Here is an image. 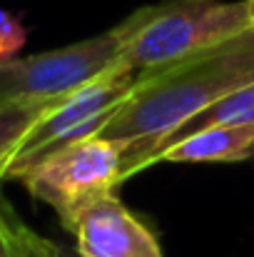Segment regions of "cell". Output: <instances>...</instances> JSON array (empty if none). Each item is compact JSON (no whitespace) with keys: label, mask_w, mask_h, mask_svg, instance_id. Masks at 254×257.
Here are the masks:
<instances>
[{"label":"cell","mask_w":254,"mask_h":257,"mask_svg":"<svg viewBox=\"0 0 254 257\" xmlns=\"http://www.w3.org/2000/svg\"><path fill=\"white\" fill-rule=\"evenodd\" d=\"M122 58L120 28L55 50L0 60V102L60 100Z\"/></svg>","instance_id":"cell-5"},{"label":"cell","mask_w":254,"mask_h":257,"mask_svg":"<svg viewBox=\"0 0 254 257\" xmlns=\"http://www.w3.org/2000/svg\"><path fill=\"white\" fill-rule=\"evenodd\" d=\"M60 222L75 237V250L83 257H165L157 235L115 190L83 202Z\"/></svg>","instance_id":"cell-6"},{"label":"cell","mask_w":254,"mask_h":257,"mask_svg":"<svg viewBox=\"0 0 254 257\" xmlns=\"http://www.w3.org/2000/svg\"><path fill=\"white\" fill-rule=\"evenodd\" d=\"M137 83L140 73L120 58L90 83L60 97L28 130V135L13 155L5 180H15L23 170H28L30 165L73 140L97 135L105 127V122L115 115V110L132 95Z\"/></svg>","instance_id":"cell-3"},{"label":"cell","mask_w":254,"mask_h":257,"mask_svg":"<svg viewBox=\"0 0 254 257\" xmlns=\"http://www.w3.org/2000/svg\"><path fill=\"white\" fill-rule=\"evenodd\" d=\"M50 240L33 232L0 197V257H50Z\"/></svg>","instance_id":"cell-10"},{"label":"cell","mask_w":254,"mask_h":257,"mask_svg":"<svg viewBox=\"0 0 254 257\" xmlns=\"http://www.w3.org/2000/svg\"><path fill=\"white\" fill-rule=\"evenodd\" d=\"M50 257H83L75 247H65V245H58V242H53L50 245Z\"/></svg>","instance_id":"cell-12"},{"label":"cell","mask_w":254,"mask_h":257,"mask_svg":"<svg viewBox=\"0 0 254 257\" xmlns=\"http://www.w3.org/2000/svg\"><path fill=\"white\" fill-rule=\"evenodd\" d=\"M252 122H254V83L229 92L227 97H222L214 105H209L202 112H197L192 120H187L182 127H177L169 135L167 140L162 143V148H167L169 143H174V140H179L184 135H192L197 130H204V127H217V125H252ZM157 153H155V158H157ZM155 158H152V165H155Z\"/></svg>","instance_id":"cell-8"},{"label":"cell","mask_w":254,"mask_h":257,"mask_svg":"<svg viewBox=\"0 0 254 257\" xmlns=\"http://www.w3.org/2000/svg\"><path fill=\"white\" fill-rule=\"evenodd\" d=\"M117 28L122 60L150 75L247 33L249 15L244 0H165L135 10Z\"/></svg>","instance_id":"cell-2"},{"label":"cell","mask_w":254,"mask_h":257,"mask_svg":"<svg viewBox=\"0 0 254 257\" xmlns=\"http://www.w3.org/2000/svg\"><path fill=\"white\" fill-rule=\"evenodd\" d=\"M58 100H18L0 102V185L8 177L13 155L28 130L55 105Z\"/></svg>","instance_id":"cell-9"},{"label":"cell","mask_w":254,"mask_h":257,"mask_svg":"<svg viewBox=\"0 0 254 257\" xmlns=\"http://www.w3.org/2000/svg\"><path fill=\"white\" fill-rule=\"evenodd\" d=\"M127 148V140L105 135L80 138L45 155L15 180H20L35 200L50 205L58 217H65L87 200L112 192L125 180Z\"/></svg>","instance_id":"cell-4"},{"label":"cell","mask_w":254,"mask_h":257,"mask_svg":"<svg viewBox=\"0 0 254 257\" xmlns=\"http://www.w3.org/2000/svg\"><path fill=\"white\" fill-rule=\"evenodd\" d=\"M254 83V30L192 55L172 68L140 75L132 95L97 135L127 140L125 180L152 168L169 135L204 107Z\"/></svg>","instance_id":"cell-1"},{"label":"cell","mask_w":254,"mask_h":257,"mask_svg":"<svg viewBox=\"0 0 254 257\" xmlns=\"http://www.w3.org/2000/svg\"><path fill=\"white\" fill-rule=\"evenodd\" d=\"M247 5V15H249V30H254V0H244Z\"/></svg>","instance_id":"cell-13"},{"label":"cell","mask_w":254,"mask_h":257,"mask_svg":"<svg viewBox=\"0 0 254 257\" xmlns=\"http://www.w3.org/2000/svg\"><path fill=\"white\" fill-rule=\"evenodd\" d=\"M254 158L252 125H217L184 135L155 158L157 163H244Z\"/></svg>","instance_id":"cell-7"},{"label":"cell","mask_w":254,"mask_h":257,"mask_svg":"<svg viewBox=\"0 0 254 257\" xmlns=\"http://www.w3.org/2000/svg\"><path fill=\"white\" fill-rule=\"evenodd\" d=\"M25 40H28V30L23 25V18L0 8V60L18 58Z\"/></svg>","instance_id":"cell-11"}]
</instances>
